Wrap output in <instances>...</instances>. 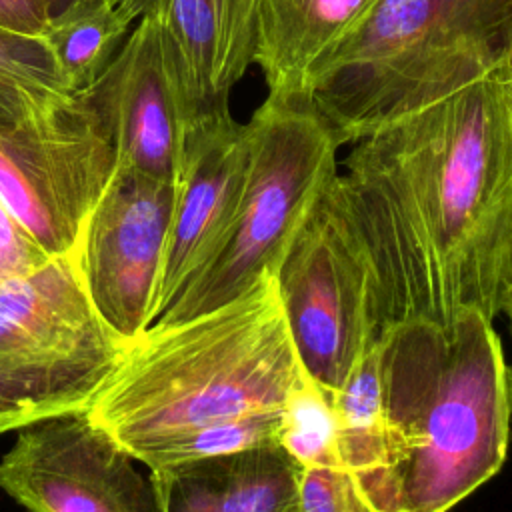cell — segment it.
I'll return each instance as SVG.
<instances>
[{
	"instance_id": "cell-1",
	"label": "cell",
	"mask_w": 512,
	"mask_h": 512,
	"mask_svg": "<svg viewBox=\"0 0 512 512\" xmlns=\"http://www.w3.org/2000/svg\"><path fill=\"white\" fill-rule=\"evenodd\" d=\"M510 68L354 142L334 180L374 282L378 328L488 320L512 246Z\"/></svg>"
},
{
	"instance_id": "cell-2",
	"label": "cell",
	"mask_w": 512,
	"mask_h": 512,
	"mask_svg": "<svg viewBox=\"0 0 512 512\" xmlns=\"http://www.w3.org/2000/svg\"><path fill=\"white\" fill-rule=\"evenodd\" d=\"M384 482L376 512H448L504 464L510 370L484 314L452 328L404 322L378 336Z\"/></svg>"
},
{
	"instance_id": "cell-3",
	"label": "cell",
	"mask_w": 512,
	"mask_h": 512,
	"mask_svg": "<svg viewBox=\"0 0 512 512\" xmlns=\"http://www.w3.org/2000/svg\"><path fill=\"white\" fill-rule=\"evenodd\" d=\"M300 374L272 274L232 302L134 340L88 414L144 466L210 424L280 410Z\"/></svg>"
},
{
	"instance_id": "cell-4",
	"label": "cell",
	"mask_w": 512,
	"mask_h": 512,
	"mask_svg": "<svg viewBox=\"0 0 512 512\" xmlns=\"http://www.w3.org/2000/svg\"><path fill=\"white\" fill-rule=\"evenodd\" d=\"M508 0H378L308 104L338 146L506 64Z\"/></svg>"
},
{
	"instance_id": "cell-5",
	"label": "cell",
	"mask_w": 512,
	"mask_h": 512,
	"mask_svg": "<svg viewBox=\"0 0 512 512\" xmlns=\"http://www.w3.org/2000/svg\"><path fill=\"white\" fill-rule=\"evenodd\" d=\"M250 168L240 208L216 252L150 328L220 308L276 272L294 236L338 176V144L308 102L266 98L246 122Z\"/></svg>"
},
{
	"instance_id": "cell-6",
	"label": "cell",
	"mask_w": 512,
	"mask_h": 512,
	"mask_svg": "<svg viewBox=\"0 0 512 512\" xmlns=\"http://www.w3.org/2000/svg\"><path fill=\"white\" fill-rule=\"evenodd\" d=\"M128 348L92 304L74 256L0 280V434L88 410Z\"/></svg>"
},
{
	"instance_id": "cell-7",
	"label": "cell",
	"mask_w": 512,
	"mask_h": 512,
	"mask_svg": "<svg viewBox=\"0 0 512 512\" xmlns=\"http://www.w3.org/2000/svg\"><path fill=\"white\" fill-rule=\"evenodd\" d=\"M334 180L274 272L298 362L330 394L382 334L370 264Z\"/></svg>"
},
{
	"instance_id": "cell-8",
	"label": "cell",
	"mask_w": 512,
	"mask_h": 512,
	"mask_svg": "<svg viewBox=\"0 0 512 512\" xmlns=\"http://www.w3.org/2000/svg\"><path fill=\"white\" fill-rule=\"evenodd\" d=\"M116 168V146L82 92L0 132V202L50 258L76 254Z\"/></svg>"
},
{
	"instance_id": "cell-9",
	"label": "cell",
	"mask_w": 512,
	"mask_h": 512,
	"mask_svg": "<svg viewBox=\"0 0 512 512\" xmlns=\"http://www.w3.org/2000/svg\"><path fill=\"white\" fill-rule=\"evenodd\" d=\"M0 490L28 512H164L150 468L88 410L20 428Z\"/></svg>"
},
{
	"instance_id": "cell-10",
	"label": "cell",
	"mask_w": 512,
	"mask_h": 512,
	"mask_svg": "<svg viewBox=\"0 0 512 512\" xmlns=\"http://www.w3.org/2000/svg\"><path fill=\"white\" fill-rule=\"evenodd\" d=\"M174 200L176 182L118 166L74 254L92 304L128 344L154 316Z\"/></svg>"
},
{
	"instance_id": "cell-11",
	"label": "cell",
	"mask_w": 512,
	"mask_h": 512,
	"mask_svg": "<svg viewBox=\"0 0 512 512\" xmlns=\"http://www.w3.org/2000/svg\"><path fill=\"white\" fill-rule=\"evenodd\" d=\"M102 120L118 166L176 182L198 122L158 24L142 16L124 48L82 92Z\"/></svg>"
},
{
	"instance_id": "cell-12",
	"label": "cell",
	"mask_w": 512,
	"mask_h": 512,
	"mask_svg": "<svg viewBox=\"0 0 512 512\" xmlns=\"http://www.w3.org/2000/svg\"><path fill=\"white\" fill-rule=\"evenodd\" d=\"M250 168L246 124L230 110L200 118L186 136L152 322L216 252L240 208ZM150 322V324H152Z\"/></svg>"
},
{
	"instance_id": "cell-13",
	"label": "cell",
	"mask_w": 512,
	"mask_h": 512,
	"mask_svg": "<svg viewBox=\"0 0 512 512\" xmlns=\"http://www.w3.org/2000/svg\"><path fill=\"white\" fill-rule=\"evenodd\" d=\"M122 2L158 24L196 120L228 112L232 88L254 64L256 0Z\"/></svg>"
},
{
	"instance_id": "cell-14",
	"label": "cell",
	"mask_w": 512,
	"mask_h": 512,
	"mask_svg": "<svg viewBox=\"0 0 512 512\" xmlns=\"http://www.w3.org/2000/svg\"><path fill=\"white\" fill-rule=\"evenodd\" d=\"M378 0H256L254 64L268 98L308 102Z\"/></svg>"
},
{
	"instance_id": "cell-15",
	"label": "cell",
	"mask_w": 512,
	"mask_h": 512,
	"mask_svg": "<svg viewBox=\"0 0 512 512\" xmlns=\"http://www.w3.org/2000/svg\"><path fill=\"white\" fill-rule=\"evenodd\" d=\"M300 466L262 446L150 470L164 512H298Z\"/></svg>"
},
{
	"instance_id": "cell-16",
	"label": "cell",
	"mask_w": 512,
	"mask_h": 512,
	"mask_svg": "<svg viewBox=\"0 0 512 512\" xmlns=\"http://www.w3.org/2000/svg\"><path fill=\"white\" fill-rule=\"evenodd\" d=\"M340 460L368 512H376L384 482V418L378 338L358 356L334 394Z\"/></svg>"
},
{
	"instance_id": "cell-17",
	"label": "cell",
	"mask_w": 512,
	"mask_h": 512,
	"mask_svg": "<svg viewBox=\"0 0 512 512\" xmlns=\"http://www.w3.org/2000/svg\"><path fill=\"white\" fill-rule=\"evenodd\" d=\"M136 18L122 0L84 2L50 18L42 40L70 94L98 80Z\"/></svg>"
},
{
	"instance_id": "cell-18",
	"label": "cell",
	"mask_w": 512,
	"mask_h": 512,
	"mask_svg": "<svg viewBox=\"0 0 512 512\" xmlns=\"http://www.w3.org/2000/svg\"><path fill=\"white\" fill-rule=\"evenodd\" d=\"M278 446L300 468H344L338 448L334 394L320 388L302 366L280 408Z\"/></svg>"
},
{
	"instance_id": "cell-19",
	"label": "cell",
	"mask_w": 512,
	"mask_h": 512,
	"mask_svg": "<svg viewBox=\"0 0 512 512\" xmlns=\"http://www.w3.org/2000/svg\"><path fill=\"white\" fill-rule=\"evenodd\" d=\"M280 410L254 412L194 430L154 454L146 468L156 470L174 462L232 454L262 446H278Z\"/></svg>"
},
{
	"instance_id": "cell-20",
	"label": "cell",
	"mask_w": 512,
	"mask_h": 512,
	"mask_svg": "<svg viewBox=\"0 0 512 512\" xmlns=\"http://www.w3.org/2000/svg\"><path fill=\"white\" fill-rule=\"evenodd\" d=\"M0 76L52 94H70L46 42L0 28Z\"/></svg>"
},
{
	"instance_id": "cell-21",
	"label": "cell",
	"mask_w": 512,
	"mask_h": 512,
	"mask_svg": "<svg viewBox=\"0 0 512 512\" xmlns=\"http://www.w3.org/2000/svg\"><path fill=\"white\" fill-rule=\"evenodd\" d=\"M298 512H368L344 468L312 466L300 470Z\"/></svg>"
},
{
	"instance_id": "cell-22",
	"label": "cell",
	"mask_w": 512,
	"mask_h": 512,
	"mask_svg": "<svg viewBox=\"0 0 512 512\" xmlns=\"http://www.w3.org/2000/svg\"><path fill=\"white\" fill-rule=\"evenodd\" d=\"M46 260L50 256L40 250L0 202V280L26 274Z\"/></svg>"
},
{
	"instance_id": "cell-23",
	"label": "cell",
	"mask_w": 512,
	"mask_h": 512,
	"mask_svg": "<svg viewBox=\"0 0 512 512\" xmlns=\"http://www.w3.org/2000/svg\"><path fill=\"white\" fill-rule=\"evenodd\" d=\"M72 94H52L0 76V132L12 130Z\"/></svg>"
},
{
	"instance_id": "cell-24",
	"label": "cell",
	"mask_w": 512,
	"mask_h": 512,
	"mask_svg": "<svg viewBox=\"0 0 512 512\" xmlns=\"http://www.w3.org/2000/svg\"><path fill=\"white\" fill-rule=\"evenodd\" d=\"M52 18L48 0H0V28L42 38Z\"/></svg>"
},
{
	"instance_id": "cell-25",
	"label": "cell",
	"mask_w": 512,
	"mask_h": 512,
	"mask_svg": "<svg viewBox=\"0 0 512 512\" xmlns=\"http://www.w3.org/2000/svg\"><path fill=\"white\" fill-rule=\"evenodd\" d=\"M498 310H500V314H504L508 318L510 334H512V246H510L508 262H506V270H504V278H502Z\"/></svg>"
},
{
	"instance_id": "cell-26",
	"label": "cell",
	"mask_w": 512,
	"mask_h": 512,
	"mask_svg": "<svg viewBox=\"0 0 512 512\" xmlns=\"http://www.w3.org/2000/svg\"><path fill=\"white\" fill-rule=\"evenodd\" d=\"M506 64L512 70V0H508V16H506Z\"/></svg>"
},
{
	"instance_id": "cell-27",
	"label": "cell",
	"mask_w": 512,
	"mask_h": 512,
	"mask_svg": "<svg viewBox=\"0 0 512 512\" xmlns=\"http://www.w3.org/2000/svg\"><path fill=\"white\" fill-rule=\"evenodd\" d=\"M50 2V10H52V16L76 6V4H84V2H98V0H48Z\"/></svg>"
},
{
	"instance_id": "cell-28",
	"label": "cell",
	"mask_w": 512,
	"mask_h": 512,
	"mask_svg": "<svg viewBox=\"0 0 512 512\" xmlns=\"http://www.w3.org/2000/svg\"><path fill=\"white\" fill-rule=\"evenodd\" d=\"M508 114H510V134H512V70L508 78Z\"/></svg>"
},
{
	"instance_id": "cell-29",
	"label": "cell",
	"mask_w": 512,
	"mask_h": 512,
	"mask_svg": "<svg viewBox=\"0 0 512 512\" xmlns=\"http://www.w3.org/2000/svg\"><path fill=\"white\" fill-rule=\"evenodd\" d=\"M510 412H512V372H510Z\"/></svg>"
}]
</instances>
